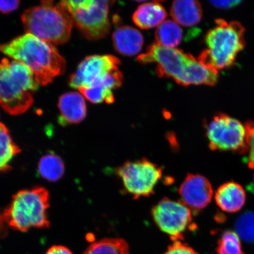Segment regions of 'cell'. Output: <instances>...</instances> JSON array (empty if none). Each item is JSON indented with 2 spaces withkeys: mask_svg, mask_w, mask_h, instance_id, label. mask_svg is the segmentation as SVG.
I'll return each mask as SVG.
<instances>
[{
  "mask_svg": "<svg viewBox=\"0 0 254 254\" xmlns=\"http://www.w3.org/2000/svg\"><path fill=\"white\" fill-rule=\"evenodd\" d=\"M136 60L142 64L156 63L155 72L159 77L173 78L183 86L212 85L215 81L214 71L180 49L164 47L155 43Z\"/></svg>",
  "mask_w": 254,
  "mask_h": 254,
  "instance_id": "6da1fadb",
  "label": "cell"
},
{
  "mask_svg": "<svg viewBox=\"0 0 254 254\" xmlns=\"http://www.w3.org/2000/svg\"><path fill=\"white\" fill-rule=\"evenodd\" d=\"M0 52L26 66L41 85L49 84L65 70V60L55 46L31 34L0 44Z\"/></svg>",
  "mask_w": 254,
  "mask_h": 254,
  "instance_id": "7a4b0ae2",
  "label": "cell"
},
{
  "mask_svg": "<svg viewBox=\"0 0 254 254\" xmlns=\"http://www.w3.org/2000/svg\"><path fill=\"white\" fill-rule=\"evenodd\" d=\"M40 85L29 68L15 60L0 62V106L12 116L23 114L34 102Z\"/></svg>",
  "mask_w": 254,
  "mask_h": 254,
  "instance_id": "3957f363",
  "label": "cell"
},
{
  "mask_svg": "<svg viewBox=\"0 0 254 254\" xmlns=\"http://www.w3.org/2000/svg\"><path fill=\"white\" fill-rule=\"evenodd\" d=\"M244 34L245 29L238 22L218 19L215 26L206 35L207 49L200 54L198 61L218 72L230 66L245 46Z\"/></svg>",
  "mask_w": 254,
  "mask_h": 254,
  "instance_id": "277c9868",
  "label": "cell"
},
{
  "mask_svg": "<svg viewBox=\"0 0 254 254\" xmlns=\"http://www.w3.org/2000/svg\"><path fill=\"white\" fill-rule=\"evenodd\" d=\"M50 193L42 187L20 190L12 196L3 211L9 228L27 232L31 228L47 229L50 227L47 211Z\"/></svg>",
  "mask_w": 254,
  "mask_h": 254,
  "instance_id": "5b68a950",
  "label": "cell"
},
{
  "mask_svg": "<svg viewBox=\"0 0 254 254\" xmlns=\"http://www.w3.org/2000/svg\"><path fill=\"white\" fill-rule=\"evenodd\" d=\"M21 20L27 33L53 46L67 42L74 25L68 12L52 1H43L40 5L27 9Z\"/></svg>",
  "mask_w": 254,
  "mask_h": 254,
  "instance_id": "8992f818",
  "label": "cell"
},
{
  "mask_svg": "<svg viewBox=\"0 0 254 254\" xmlns=\"http://www.w3.org/2000/svg\"><path fill=\"white\" fill-rule=\"evenodd\" d=\"M112 1L96 0L62 1L59 5L70 15L73 24L86 39L97 40L107 36L111 24L109 8Z\"/></svg>",
  "mask_w": 254,
  "mask_h": 254,
  "instance_id": "52a82bcc",
  "label": "cell"
},
{
  "mask_svg": "<svg viewBox=\"0 0 254 254\" xmlns=\"http://www.w3.org/2000/svg\"><path fill=\"white\" fill-rule=\"evenodd\" d=\"M206 136L212 150L248 152L246 127L239 121L224 114H218L209 123Z\"/></svg>",
  "mask_w": 254,
  "mask_h": 254,
  "instance_id": "ba28073f",
  "label": "cell"
},
{
  "mask_svg": "<svg viewBox=\"0 0 254 254\" xmlns=\"http://www.w3.org/2000/svg\"><path fill=\"white\" fill-rule=\"evenodd\" d=\"M117 174L127 192L138 198L154 193L155 187L163 176V170L158 165L144 158L127 161L119 168Z\"/></svg>",
  "mask_w": 254,
  "mask_h": 254,
  "instance_id": "9c48e42d",
  "label": "cell"
},
{
  "mask_svg": "<svg viewBox=\"0 0 254 254\" xmlns=\"http://www.w3.org/2000/svg\"><path fill=\"white\" fill-rule=\"evenodd\" d=\"M151 214L161 231L174 241L183 240L192 221L190 209L183 202L164 198L152 209Z\"/></svg>",
  "mask_w": 254,
  "mask_h": 254,
  "instance_id": "30bf717a",
  "label": "cell"
},
{
  "mask_svg": "<svg viewBox=\"0 0 254 254\" xmlns=\"http://www.w3.org/2000/svg\"><path fill=\"white\" fill-rule=\"evenodd\" d=\"M120 63L118 58L111 55L87 57L71 76L69 85L78 90L80 88H106L104 86L105 79L111 72L119 69Z\"/></svg>",
  "mask_w": 254,
  "mask_h": 254,
  "instance_id": "8fae6325",
  "label": "cell"
},
{
  "mask_svg": "<svg viewBox=\"0 0 254 254\" xmlns=\"http://www.w3.org/2000/svg\"><path fill=\"white\" fill-rule=\"evenodd\" d=\"M182 202L190 209L200 210L211 201L213 190L210 182L199 174L187 175L179 189Z\"/></svg>",
  "mask_w": 254,
  "mask_h": 254,
  "instance_id": "7c38bea8",
  "label": "cell"
},
{
  "mask_svg": "<svg viewBox=\"0 0 254 254\" xmlns=\"http://www.w3.org/2000/svg\"><path fill=\"white\" fill-rule=\"evenodd\" d=\"M112 39L114 49L125 56L137 55L144 44V37L140 32L129 26L117 28L114 32Z\"/></svg>",
  "mask_w": 254,
  "mask_h": 254,
  "instance_id": "4fadbf2b",
  "label": "cell"
},
{
  "mask_svg": "<svg viewBox=\"0 0 254 254\" xmlns=\"http://www.w3.org/2000/svg\"><path fill=\"white\" fill-rule=\"evenodd\" d=\"M58 106L61 113V122L78 124L86 117L87 107L84 98L77 92H69L60 97Z\"/></svg>",
  "mask_w": 254,
  "mask_h": 254,
  "instance_id": "5bb4252c",
  "label": "cell"
},
{
  "mask_svg": "<svg viewBox=\"0 0 254 254\" xmlns=\"http://www.w3.org/2000/svg\"><path fill=\"white\" fill-rule=\"evenodd\" d=\"M215 199L221 210L234 213L241 210L245 205L246 193L240 184L227 183L217 190Z\"/></svg>",
  "mask_w": 254,
  "mask_h": 254,
  "instance_id": "9a60e30c",
  "label": "cell"
},
{
  "mask_svg": "<svg viewBox=\"0 0 254 254\" xmlns=\"http://www.w3.org/2000/svg\"><path fill=\"white\" fill-rule=\"evenodd\" d=\"M167 17L163 6L158 1H154L139 5L132 15V21L138 27L148 30L158 27Z\"/></svg>",
  "mask_w": 254,
  "mask_h": 254,
  "instance_id": "2e32d148",
  "label": "cell"
},
{
  "mask_svg": "<svg viewBox=\"0 0 254 254\" xmlns=\"http://www.w3.org/2000/svg\"><path fill=\"white\" fill-rule=\"evenodd\" d=\"M170 12L176 23L184 27H192L201 20L202 8L198 1H175L171 5Z\"/></svg>",
  "mask_w": 254,
  "mask_h": 254,
  "instance_id": "e0dca14e",
  "label": "cell"
},
{
  "mask_svg": "<svg viewBox=\"0 0 254 254\" xmlns=\"http://www.w3.org/2000/svg\"><path fill=\"white\" fill-rule=\"evenodd\" d=\"M21 150L12 140L9 130L0 123V173H7L12 169L11 162Z\"/></svg>",
  "mask_w": 254,
  "mask_h": 254,
  "instance_id": "ac0fdd59",
  "label": "cell"
},
{
  "mask_svg": "<svg viewBox=\"0 0 254 254\" xmlns=\"http://www.w3.org/2000/svg\"><path fill=\"white\" fill-rule=\"evenodd\" d=\"M38 171L43 179L50 182H56L64 174V163L59 155L49 152L40 158Z\"/></svg>",
  "mask_w": 254,
  "mask_h": 254,
  "instance_id": "d6986e66",
  "label": "cell"
},
{
  "mask_svg": "<svg viewBox=\"0 0 254 254\" xmlns=\"http://www.w3.org/2000/svg\"><path fill=\"white\" fill-rule=\"evenodd\" d=\"M155 43L158 45L176 49L182 43L183 32L176 22L167 20L157 28L155 34Z\"/></svg>",
  "mask_w": 254,
  "mask_h": 254,
  "instance_id": "ffe728a7",
  "label": "cell"
},
{
  "mask_svg": "<svg viewBox=\"0 0 254 254\" xmlns=\"http://www.w3.org/2000/svg\"><path fill=\"white\" fill-rule=\"evenodd\" d=\"M82 254H130L128 244L122 238H104L89 246Z\"/></svg>",
  "mask_w": 254,
  "mask_h": 254,
  "instance_id": "44dd1931",
  "label": "cell"
},
{
  "mask_svg": "<svg viewBox=\"0 0 254 254\" xmlns=\"http://www.w3.org/2000/svg\"><path fill=\"white\" fill-rule=\"evenodd\" d=\"M236 233L240 239L248 243H254V212H246L237 218Z\"/></svg>",
  "mask_w": 254,
  "mask_h": 254,
  "instance_id": "7402d4cb",
  "label": "cell"
},
{
  "mask_svg": "<svg viewBox=\"0 0 254 254\" xmlns=\"http://www.w3.org/2000/svg\"><path fill=\"white\" fill-rule=\"evenodd\" d=\"M218 254H245L241 246L240 238L236 232H224L218 241Z\"/></svg>",
  "mask_w": 254,
  "mask_h": 254,
  "instance_id": "603a6c76",
  "label": "cell"
},
{
  "mask_svg": "<svg viewBox=\"0 0 254 254\" xmlns=\"http://www.w3.org/2000/svg\"><path fill=\"white\" fill-rule=\"evenodd\" d=\"M79 92L93 104H99L106 102L112 104L114 102V97L112 91L103 87L91 88H80Z\"/></svg>",
  "mask_w": 254,
  "mask_h": 254,
  "instance_id": "cb8c5ba5",
  "label": "cell"
},
{
  "mask_svg": "<svg viewBox=\"0 0 254 254\" xmlns=\"http://www.w3.org/2000/svg\"><path fill=\"white\" fill-rule=\"evenodd\" d=\"M247 131L248 151L247 162L251 168H254V122H249L246 125Z\"/></svg>",
  "mask_w": 254,
  "mask_h": 254,
  "instance_id": "d4e9b609",
  "label": "cell"
},
{
  "mask_svg": "<svg viewBox=\"0 0 254 254\" xmlns=\"http://www.w3.org/2000/svg\"><path fill=\"white\" fill-rule=\"evenodd\" d=\"M164 254H198L191 247L181 242L180 241H174L173 244L168 247Z\"/></svg>",
  "mask_w": 254,
  "mask_h": 254,
  "instance_id": "484cf974",
  "label": "cell"
},
{
  "mask_svg": "<svg viewBox=\"0 0 254 254\" xmlns=\"http://www.w3.org/2000/svg\"><path fill=\"white\" fill-rule=\"evenodd\" d=\"M20 1L11 0V1H0V11L4 14H7L15 10L20 5Z\"/></svg>",
  "mask_w": 254,
  "mask_h": 254,
  "instance_id": "4316f807",
  "label": "cell"
},
{
  "mask_svg": "<svg viewBox=\"0 0 254 254\" xmlns=\"http://www.w3.org/2000/svg\"><path fill=\"white\" fill-rule=\"evenodd\" d=\"M211 4L216 8L227 9L235 7L240 4V1H211Z\"/></svg>",
  "mask_w": 254,
  "mask_h": 254,
  "instance_id": "83f0119b",
  "label": "cell"
},
{
  "mask_svg": "<svg viewBox=\"0 0 254 254\" xmlns=\"http://www.w3.org/2000/svg\"><path fill=\"white\" fill-rule=\"evenodd\" d=\"M8 228L4 212H0V238H4L8 236Z\"/></svg>",
  "mask_w": 254,
  "mask_h": 254,
  "instance_id": "f1b7e54d",
  "label": "cell"
},
{
  "mask_svg": "<svg viewBox=\"0 0 254 254\" xmlns=\"http://www.w3.org/2000/svg\"><path fill=\"white\" fill-rule=\"evenodd\" d=\"M46 254H73L68 248L63 246H54L48 250Z\"/></svg>",
  "mask_w": 254,
  "mask_h": 254,
  "instance_id": "f546056e",
  "label": "cell"
},
{
  "mask_svg": "<svg viewBox=\"0 0 254 254\" xmlns=\"http://www.w3.org/2000/svg\"></svg>",
  "mask_w": 254,
  "mask_h": 254,
  "instance_id": "4dcf8cb0",
  "label": "cell"
}]
</instances>
